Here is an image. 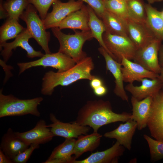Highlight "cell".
<instances>
[{"instance_id":"7bdbcfd3","label":"cell","mask_w":163,"mask_h":163,"mask_svg":"<svg viewBox=\"0 0 163 163\" xmlns=\"http://www.w3.org/2000/svg\"><path fill=\"white\" fill-rule=\"evenodd\" d=\"M161 14L162 16V17L163 18V10L162 11H161Z\"/></svg>"},{"instance_id":"6da1fadb","label":"cell","mask_w":163,"mask_h":163,"mask_svg":"<svg viewBox=\"0 0 163 163\" xmlns=\"http://www.w3.org/2000/svg\"><path fill=\"white\" fill-rule=\"evenodd\" d=\"M132 114L114 112L111 104L102 99L88 101L79 110L76 120L78 124L92 128L97 132L104 125L117 122H126L131 118Z\"/></svg>"},{"instance_id":"277c9868","label":"cell","mask_w":163,"mask_h":163,"mask_svg":"<svg viewBox=\"0 0 163 163\" xmlns=\"http://www.w3.org/2000/svg\"><path fill=\"white\" fill-rule=\"evenodd\" d=\"M41 97L28 99H19L12 94L5 95L0 91V118L30 114L39 117L37 107L43 101Z\"/></svg>"},{"instance_id":"d4e9b609","label":"cell","mask_w":163,"mask_h":163,"mask_svg":"<svg viewBox=\"0 0 163 163\" xmlns=\"http://www.w3.org/2000/svg\"><path fill=\"white\" fill-rule=\"evenodd\" d=\"M101 18L106 32L111 34L128 37L127 20L106 10Z\"/></svg>"},{"instance_id":"484cf974","label":"cell","mask_w":163,"mask_h":163,"mask_svg":"<svg viewBox=\"0 0 163 163\" xmlns=\"http://www.w3.org/2000/svg\"><path fill=\"white\" fill-rule=\"evenodd\" d=\"M145 7L146 24L158 39L163 41V18L161 11L148 3L145 4Z\"/></svg>"},{"instance_id":"5bb4252c","label":"cell","mask_w":163,"mask_h":163,"mask_svg":"<svg viewBox=\"0 0 163 163\" xmlns=\"http://www.w3.org/2000/svg\"><path fill=\"white\" fill-rule=\"evenodd\" d=\"M98 50L104 58L107 70L109 71L114 78V94L123 100L128 102L129 98L123 85L121 63L114 60L102 47L99 48Z\"/></svg>"},{"instance_id":"83f0119b","label":"cell","mask_w":163,"mask_h":163,"mask_svg":"<svg viewBox=\"0 0 163 163\" xmlns=\"http://www.w3.org/2000/svg\"><path fill=\"white\" fill-rule=\"evenodd\" d=\"M18 21L14 18H8L0 27V43L15 38L25 29L19 23Z\"/></svg>"},{"instance_id":"3957f363","label":"cell","mask_w":163,"mask_h":163,"mask_svg":"<svg viewBox=\"0 0 163 163\" xmlns=\"http://www.w3.org/2000/svg\"><path fill=\"white\" fill-rule=\"evenodd\" d=\"M51 30L59 43L58 52L70 56L76 63L87 56L82 47L86 41L94 38L90 30L80 31L75 30V34H72L63 33L58 27L52 28Z\"/></svg>"},{"instance_id":"d6986e66","label":"cell","mask_w":163,"mask_h":163,"mask_svg":"<svg viewBox=\"0 0 163 163\" xmlns=\"http://www.w3.org/2000/svg\"><path fill=\"white\" fill-rule=\"evenodd\" d=\"M136 128V123L131 118L124 123L120 124L114 130L105 133L104 136L107 138L115 139L120 145L130 150L133 137Z\"/></svg>"},{"instance_id":"d6a6232c","label":"cell","mask_w":163,"mask_h":163,"mask_svg":"<svg viewBox=\"0 0 163 163\" xmlns=\"http://www.w3.org/2000/svg\"><path fill=\"white\" fill-rule=\"evenodd\" d=\"M56 0H28L29 3L33 5L38 12L40 18L45 19L47 11L53 4Z\"/></svg>"},{"instance_id":"4fadbf2b","label":"cell","mask_w":163,"mask_h":163,"mask_svg":"<svg viewBox=\"0 0 163 163\" xmlns=\"http://www.w3.org/2000/svg\"><path fill=\"white\" fill-rule=\"evenodd\" d=\"M127 24L128 37L137 50L146 46L158 39L145 23L137 22L128 19Z\"/></svg>"},{"instance_id":"e0dca14e","label":"cell","mask_w":163,"mask_h":163,"mask_svg":"<svg viewBox=\"0 0 163 163\" xmlns=\"http://www.w3.org/2000/svg\"><path fill=\"white\" fill-rule=\"evenodd\" d=\"M139 86L129 83L125 87V90L138 100H141L148 97H153L162 88L161 82L158 77L154 79L145 78L142 79Z\"/></svg>"},{"instance_id":"1f68e13d","label":"cell","mask_w":163,"mask_h":163,"mask_svg":"<svg viewBox=\"0 0 163 163\" xmlns=\"http://www.w3.org/2000/svg\"><path fill=\"white\" fill-rule=\"evenodd\" d=\"M143 137L148 144L151 161H155L163 159V141L154 139L145 134Z\"/></svg>"},{"instance_id":"ffe728a7","label":"cell","mask_w":163,"mask_h":163,"mask_svg":"<svg viewBox=\"0 0 163 163\" xmlns=\"http://www.w3.org/2000/svg\"><path fill=\"white\" fill-rule=\"evenodd\" d=\"M153 97H147L139 101L131 96L132 106L131 119L137 123V128L141 130L146 127L150 116Z\"/></svg>"},{"instance_id":"e575fe53","label":"cell","mask_w":163,"mask_h":163,"mask_svg":"<svg viewBox=\"0 0 163 163\" xmlns=\"http://www.w3.org/2000/svg\"><path fill=\"white\" fill-rule=\"evenodd\" d=\"M81 1L87 3L94 10L97 15L101 18L106 10L103 0H76Z\"/></svg>"},{"instance_id":"30bf717a","label":"cell","mask_w":163,"mask_h":163,"mask_svg":"<svg viewBox=\"0 0 163 163\" xmlns=\"http://www.w3.org/2000/svg\"><path fill=\"white\" fill-rule=\"evenodd\" d=\"M32 38V37L29 31L27 28H25L13 42L0 43V50H2L1 55L3 57L4 62L5 63L8 61L12 54V50H15L18 47H20L26 50L27 56L29 58L43 56L44 55L43 53L40 51L35 50L29 44V40Z\"/></svg>"},{"instance_id":"ab89813d","label":"cell","mask_w":163,"mask_h":163,"mask_svg":"<svg viewBox=\"0 0 163 163\" xmlns=\"http://www.w3.org/2000/svg\"><path fill=\"white\" fill-rule=\"evenodd\" d=\"M158 60L161 67H163V43L160 46L158 51Z\"/></svg>"},{"instance_id":"603a6c76","label":"cell","mask_w":163,"mask_h":163,"mask_svg":"<svg viewBox=\"0 0 163 163\" xmlns=\"http://www.w3.org/2000/svg\"><path fill=\"white\" fill-rule=\"evenodd\" d=\"M76 140L74 138L66 139L65 141L55 148L48 158L44 163H73L75 160L73 155Z\"/></svg>"},{"instance_id":"836d02e7","label":"cell","mask_w":163,"mask_h":163,"mask_svg":"<svg viewBox=\"0 0 163 163\" xmlns=\"http://www.w3.org/2000/svg\"><path fill=\"white\" fill-rule=\"evenodd\" d=\"M39 147V145L32 144L26 149L18 154L12 160L13 163H25L29 159L33 151Z\"/></svg>"},{"instance_id":"f546056e","label":"cell","mask_w":163,"mask_h":163,"mask_svg":"<svg viewBox=\"0 0 163 163\" xmlns=\"http://www.w3.org/2000/svg\"><path fill=\"white\" fill-rule=\"evenodd\" d=\"M28 0H7L3 3L8 18L18 20L21 15L29 4Z\"/></svg>"},{"instance_id":"5b68a950","label":"cell","mask_w":163,"mask_h":163,"mask_svg":"<svg viewBox=\"0 0 163 163\" xmlns=\"http://www.w3.org/2000/svg\"><path fill=\"white\" fill-rule=\"evenodd\" d=\"M34 6L30 3L19 18L26 23L27 28L32 38L41 47L45 54L51 53L48 46L50 34L46 31L43 21Z\"/></svg>"},{"instance_id":"2e32d148","label":"cell","mask_w":163,"mask_h":163,"mask_svg":"<svg viewBox=\"0 0 163 163\" xmlns=\"http://www.w3.org/2000/svg\"><path fill=\"white\" fill-rule=\"evenodd\" d=\"M121 71L124 82L133 83L135 81L140 82L144 78L154 79L158 77L159 74L149 71L140 65L133 62L123 56L121 62Z\"/></svg>"},{"instance_id":"f1b7e54d","label":"cell","mask_w":163,"mask_h":163,"mask_svg":"<svg viewBox=\"0 0 163 163\" xmlns=\"http://www.w3.org/2000/svg\"><path fill=\"white\" fill-rule=\"evenodd\" d=\"M128 19L133 21L145 23L146 14L142 0H127L126 1Z\"/></svg>"},{"instance_id":"b9f144b4","label":"cell","mask_w":163,"mask_h":163,"mask_svg":"<svg viewBox=\"0 0 163 163\" xmlns=\"http://www.w3.org/2000/svg\"><path fill=\"white\" fill-rule=\"evenodd\" d=\"M148 3L152 4L154 3L163 1V0H146Z\"/></svg>"},{"instance_id":"8d00e7d4","label":"cell","mask_w":163,"mask_h":163,"mask_svg":"<svg viewBox=\"0 0 163 163\" xmlns=\"http://www.w3.org/2000/svg\"><path fill=\"white\" fill-rule=\"evenodd\" d=\"M90 81V85L91 88L93 89L104 85L102 79L97 77L95 76Z\"/></svg>"},{"instance_id":"8992f818","label":"cell","mask_w":163,"mask_h":163,"mask_svg":"<svg viewBox=\"0 0 163 163\" xmlns=\"http://www.w3.org/2000/svg\"><path fill=\"white\" fill-rule=\"evenodd\" d=\"M103 38L110 55L114 60L121 63L123 56L130 60L133 59L137 49L129 37L105 32Z\"/></svg>"},{"instance_id":"cb8c5ba5","label":"cell","mask_w":163,"mask_h":163,"mask_svg":"<svg viewBox=\"0 0 163 163\" xmlns=\"http://www.w3.org/2000/svg\"><path fill=\"white\" fill-rule=\"evenodd\" d=\"M102 136L97 132H94L90 134L79 136L76 140L74 145L75 159L76 160L85 152L94 151L99 146Z\"/></svg>"},{"instance_id":"4316f807","label":"cell","mask_w":163,"mask_h":163,"mask_svg":"<svg viewBox=\"0 0 163 163\" xmlns=\"http://www.w3.org/2000/svg\"><path fill=\"white\" fill-rule=\"evenodd\" d=\"M87 6L89 14L88 26L93 38L97 40L101 46L103 47L109 54L103 38V34L106 31L105 26L102 20L98 17L92 8L88 5Z\"/></svg>"},{"instance_id":"f6af8a7d","label":"cell","mask_w":163,"mask_h":163,"mask_svg":"<svg viewBox=\"0 0 163 163\" xmlns=\"http://www.w3.org/2000/svg\"></svg>"},{"instance_id":"4dcf8cb0","label":"cell","mask_w":163,"mask_h":163,"mask_svg":"<svg viewBox=\"0 0 163 163\" xmlns=\"http://www.w3.org/2000/svg\"><path fill=\"white\" fill-rule=\"evenodd\" d=\"M105 10L125 20L128 19L126 2L117 0H103Z\"/></svg>"},{"instance_id":"8fae6325","label":"cell","mask_w":163,"mask_h":163,"mask_svg":"<svg viewBox=\"0 0 163 163\" xmlns=\"http://www.w3.org/2000/svg\"><path fill=\"white\" fill-rule=\"evenodd\" d=\"M147 126L152 137L163 141V88L153 97Z\"/></svg>"},{"instance_id":"7c38bea8","label":"cell","mask_w":163,"mask_h":163,"mask_svg":"<svg viewBox=\"0 0 163 163\" xmlns=\"http://www.w3.org/2000/svg\"><path fill=\"white\" fill-rule=\"evenodd\" d=\"M50 119L52 123L47 126L51 128V131L54 136L66 139L77 138L80 135L87 134L90 129V127L80 125L75 121L71 123L62 122L57 119L53 113L50 114Z\"/></svg>"},{"instance_id":"ba28073f","label":"cell","mask_w":163,"mask_h":163,"mask_svg":"<svg viewBox=\"0 0 163 163\" xmlns=\"http://www.w3.org/2000/svg\"><path fill=\"white\" fill-rule=\"evenodd\" d=\"M83 2L76 0H69L63 2L56 0L52 4L53 9L51 12L47 14L43 21L46 29L57 27L58 24L70 13L80 9Z\"/></svg>"},{"instance_id":"9a60e30c","label":"cell","mask_w":163,"mask_h":163,"mask_svg":"<svg viewBox=\"0 0 163 163\" xmlns=\"http://www.w3.org/2000/svg\"><path fill=\"white\" fill-rule=\"evenodd\" d=\"M49 128L45 121L41 119L30 130L22 133L14 132L18 138L29 145L32 144L40 145L50 141L54 136Z\"/></svg>"},{"instance_id":"d590c367","label":"cell","mask_w":163,"mask_h":163,"mask_svg":"<svg viewBox=\"0 0 163 163\" xmlns=\"http://www.w3.org/2000/svg\"><path fill=\"white\" fill-rule=\"evenodd\" d=\"M93 91L94 94L99 97L104 95L107 91V88L104 85L93 89Z\"/></svg>"},{"instance_id":"7402d4cb","label":"cell","mask_w":163,"mask_h":163,"mask_svg":"<svg viewBox=\"0 0 163 163\" xmlns=\"http://www.w3.org/2000/svg\"><path fill=\"white\" fill-rule=\"evenodd\" d=\"M30 146L18 138L9 128L2 138L0 149L12 161L18 154Z\"/></svg>"},{"instance_id":"52a82bcc","label":"cell","mask_w":163,"mask_h":163,"mask_svg":"<svg viewBox=\"0 0 163 163\" xmlns=\"http://www.w3.org/2000/svg\"><path fill=\"white\" fill-rule=\"evenodd\" d=\"M76 63L70 56L58 52L55 53L45 54L37 60L28 62L18 63L19 68V74L31 67L43 66L50 67L58 69V72H62L73 67Z\"/></svg>"},{"instance_id":"9c48e42d","label":"cell","mask_w":163,"mask_h":163,"mask_svg":"<svg viewBox=\"0 0 163 163\" xmlns=\"http://www.w3.org/2000/svg\"><path fill=\"white\" fill-rule=\"evenodd\" d=\"M162 41L157 39L146 46L137 50L134 62L147 69L159 74L161 67L158 60V51Z\"/></svg>"},{"instance_id":"f35d334b","label":"cell","mask_w":163,"mask_h":163,"mask_svg":"<svg viewBox=\"0 0 163 163\" xmlns=\"http://www.w3.org/2000/svg\"><path fill=\"white\" fill-rule=\"evenodd\" d=\"M3 0H0V19L8 18V14L3 6Z\"/></svg>"},{"instance_id":"44dd1931","label":"cell","mask_w":163,"mask_h":163,"mask_svg":"<svg viewBox=\"0 0 163 163\" xmlns=\"http://www.w3.org/2000/svg\"><path fill=\"white\" fill-rule=\"evenodd\" d=\"M89 14L87 6L83 4L79 10L73 12L63 19L57 27L60 30L70 29L82 31L90 30L88 26Z\"/></svg>"},{"instance_id":"74e56055","label":"cell","mask_w":163,"mask_h":163,"mask_svg":"<svg viewBox=\"0 0 163 163\" xmlns=\"http://www.w3.org/2000/svg\"><path fill=\"white\" fill-rule=\"evenodd\" d=\"M12 160L9 158L0 149V163H12Z\"/></svg>"},{"instance_id":"ee69618b","label":"cell","mask_w":163,"mask_h":163,"mask_svg":"<svg viewBox=\"0 0 163 163\" xmlns=\"http://www.w3.org/2000/svg\"><path fill=\"white\" fill-rule=\"evenodd\" d=\"M117 0L122 1H125V2H126L127 1V0Z\"/></svg>"},{"instance_id":"60d3db41","label":"cell","mask_w":163,"mask_h":163,"mask_svg":"<svg viewBox=\"0 0 163 163\" xmlns=\"http://www.w3.org/2000/svg\"><path fill=\"white\" fill-rule=\"evenodd\" d=\"M158 78L161 82L162 88H163V67H161L160 72L159 74Z\"/></svg>"},{"instance_id":"ac0fdd59","label":"cell","mask_w":163,"mask_h":163,"mask_svg":"<svg viewBox=\"0 0 163 163\" xmlns=\"http://www.w3.org/2000/svg\"><path fill=\"white\" fill-rule=\"evenodd\" d=\"M125 151V148L117 141L109 148L92 153L86 158L74 161L73 163H117Z\"/></svg>"},{"instance_id":"7a4b0ae2","label":"cell","mask_w":163,"mask_h":163,"mask_svg":"<svg viewBox=\"0 0 163 163\" xmlns=\"http://www.w3.org/2000/svg\"><path fill=\"white\" fill-rule=\"evenodd\" d=\"M94 68L92 58L86 56L64 72H56L49 71L45 73L42 78L41 93L50 96L54 88L58 85L67 86L81 79L91 80L95 77L91 73Z\"/></svg>"}]
</instances>
